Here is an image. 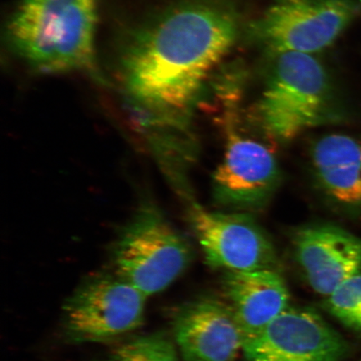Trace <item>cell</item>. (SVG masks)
<instances>
[{
  "instance_id": "1",
  "label": "cell",
  "mask_w": 361,
  "mask_h": 361,
  "mask_svg": "<svg viewBox=\"0 0 361 361\" xmlns=\"http://www.w3.org/2000/svg\"><path fill=\"white\" fill-rule=\"evenodd\" d=\"M238 13L228 0H180L130 31L116 74L138 110L162 118L186 114L214 67L235 43Z\"/></svg>"
},
{
  "instance_id": "2",
  "label": "cell",
  "mask_w": 361,
  "mask_h": 361,
  "mask_svg": "<svg viewBox=\"0 0 361 361\" xmlns=\"http://www.w3.org/2000/svg\"><path fill=\"white\" fill-rule=\"evenodd\" d=\"M97 0H20L7 25L12 52L38 74L84 72L100 80Z\"/></svg>"
},
{
  "instance_id": "3",
  "label": "cell",
  "mask_w": 361,
  "mask_h": 361,
  "mask_svg": "<svg viewBox=\"0 0 361 361\" xmlns=\"http://www.w3.org/2000/svg\"><path fill=\"white\" fill-rule=\"evenodd\" d=\"M272 58L255 108V121L262 132L286 143L307 130L340 119L335 85L322 61L304 53H284Z\"/></svg>"
},
{
  "instance_id": "4",
  "label": "cell",
  "mask_w": 361,
  "mask_h": 361,
  "mask_svg": "<svg viewBox=\"0 0 361 361\" xmlns=\"http://www.w3.org/2000/svg\"><path fill=\"white\" fill-rule=\"evenodd\" d=\"M118 277L147 298L168 288L191 261L188 243L151 202L121 229L113 247Z\"/></svg>"
},
{
  "instance_id": "5",
  "label": "cell",
  "mask_w": 361,
  "mask_h": 361,
  "mask_svg": "<svg viewBox=\"0 0 361 361\" xmlns=\"http://www.w3.org/2000/svg\"><path fill=\"white\" fill-rule=\"evenodd\" d=\"M360 15L361 0H274L248 33L271 57L314 55L335 43Z\"/></svg>"
},
{
  "instance_id": "6",
  "label": "cell",
  "mask_w": 361,
  "mask_h": 361,
  "mask_svg": "<svg viewBox=\"0 0 361 361\" xmlns=\"http://www.w3.org/2000/svg\"><path fill=\"white\" fill-rule=\"evenodd\" d=\"M147 297L120 277L85 283L63 305L68 338L78 343L113 340L144 322Z\"/></svg>"
},
{
  "instance_id": "7",
  "label": "cell",
  "mask_w": 361,
  "mask_h": 361,
  "mask_svg": "<svg viewBox=\"0 0 361 361\" xmlns=\"http://www.w3.org/2000/svg\"><path fill=\"white\" fill-rule=\"evenodd\" d=\"M222 161L213 176L215 200L233 212L260 209L281 183L276 157L264 143L247 137L226 121Z\"/></svg>"
},
{
  "instance_id": "8",
  "label": "cell",
  "mask_w": 361,
  "mask_h": 361,
  "mask_svg": "<svg viewBox=\"0 0 361 361\" xmlns=\"http://www.w3.org/2000/svg\"><path fill=\"white\" fill-rule=\"evenodd\" d=\"M189 219L210 267L227 271L275 269L277 256L272 243L250 214L210 211L193 202Z\"/></svg>"
},
{
  "instance_id": "9",
  "label": "cell",
  "mask_w": 361,
  "mask_h": 361,
  "mask_svg": "<svg viewBox=\"0 0 361 361\" xmlns=\"http://www.w3.org/2000/svg\"><path fill=\"white\" fill-rule=\"evenodd\" d=\"M348 346L315 311L288 308L245 342L247 361H341Z\"/></svg>"
},
{
  "instance_id": "10",
  "label": "cell",
  "mask_w": 361,
  "mask_h": 361,
  "mask_svg": "<svg viewBox=\"0 0 361 361\" xmlns=\"http://www.w3.org/2000/svg\"><path fill=\"white\" fill-rule=\"evenodd\" d=\"M295 258L311 288L328 297L361 271V238L329 224L305 226L293 237Z\"/></svg>"
},
{
  "instance_id": "11",
  "label": "cell",
  "mask_w": 361,
  "mask_h": 361,
  "mask_svg": "<svg viewBox=\"0 0 361 361\" xmlns=\"http://www.w3.org/2000/svg\"><path fill=\"white\" fill-rule=\"evenodd\" d=\"M173 331L186 361H233L245 345L231 309L214 300L183 307L173 319Z\"/></svg>"
},
{
  "instance_id": "12",
  "label": "cell",
  "mask_w": 361,
  "mask_h": 361,
  "mask_svg": "<svg viewBox=\"0 0 361 361\" xmlns=\"http://www.w3.org/2000/svg\"><path fill=\"white\" fill-rule=\"evenodd\" d=\"M223 287L245 342L263 331L290 303L286 283L275 269L228 271Z\"/></svg>"
},
{
  "instance_id": "13",
  "label": "cell",
  "mask_w": 361,
  "mask_h": 361,
  "mask_svg": "<svg viewBox=\"0 0 361 361\" xmlns=\"http://www.w3.org/2000/svg\"><path fill=\"white\" fill-rule=\"evenodd\" d=\"M314 178L326 195L341 204L361 205V141L331 134L316 141L310 151Z\"/></svg>"
},
{
  "instance_id": "14",
  "label": "cell",
  "mask_w": 361,
  "mask_h": 361,
  "mask_svg": "<svg viewBox=\"0 0 361 361\" xmlns=\"http://www.w3.org/2000/svg\"><path fill=\"white\" fill-rule=\"evenodd\" d=\"M326 307L343 324L361 333V274L350 278L328 296Z\"/></svg>"
},
{
  "instance_id": "15",
  "label": "cell",
  "mask_w": 361,
  "mask_h": 361,
  "mask_svg": "<svg viewBox=\"0 0 361 361\" xmlns=\"http://www.w3.org/2000/svg\"><path fill=\"white\" fill-rule=\"evenodd\" d=\"M115 361H179L177 351L161 334L134 338L116 350Z\"/></svg>"
}]
</instances>
